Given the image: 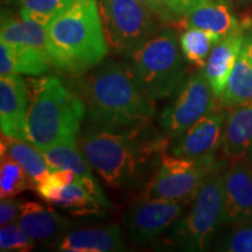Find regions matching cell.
<instances>
[{
  "label": "cell",
  "instance_id": "obj_15",
  "mask_svg": "<svg viewBox=\"0 0 252 252\" xmlns=\"http://www.w3.org/2000/svg\"><path fill=\"white\" fill-rule=\"evenodd\" d=\"M247 31H236L223 36L214 47L207 60L203 71L216 98L222 97L228 86L230 75L234 70L243 46Z\"/></svg>",
  "mask_w": 252,
  "mask_h": 252
},
{
  "label": "cell",
  "instance_id": "obj_20",
  "mask_svg": "<svg viewBox=\"0 0 252 252\" xmlns=\"http://www.w3.org/2000/svg\"><path fill=\"white\" fill-rule=\"evenodd\" d=\"M36 193L47 202L67 209L76 216L97 215L103 208L77 179L61 187H39Z\"/></svg>",
  "mask_w": 252,
  "mask_h": 252
},
{
  "label": "cell",
  "instance_id": "obj_10",
  "mask_svg": "<svg viewBox=\"0 0 252 252\" xmlns=\"http://www.w3.org/2000/svg\"><path fill=\"white\" fill-rule=\"evenodd\" d=\"M186 204L144 198L125 213L123 223L132 242L153 244L185 216Z\"/></svg>",
  "mask_w": 252,
  "mask_h": 252
},
{
  "label": "cell",
  "instance_id": "obj_30",
  "mask_svg": "<svg viewBox=\"0 0 252 252\" xmlns=\"http://www.w3.org/2000/svg\"><path fill=\"white\" fill-rule=\"evenodd\" d=\"M23 203L19 202L14 197L1 198L0 202V224L6 225L18 220L21 213Z\"/></svg>",
  "mask_w": 252,
  "mask_h": 252
},
{
  "label": "cell",
  "instance_id": "obj_12",
  "mask_svg": "<svg viewBox=\"0 0 252 252\" xmlns=\"http://www.w3.org/2000/svg\"><path fill=\"white\" fill-rule=\"evenodd\" d=\"M30 94L19 75L0 78V125L1 133L12 139L30 141L28 133Z\"/></svg>",
  "mask_w": 252,
  "mask_h": 252
},
{
  "label": "cell",
  "instance_id": "obj_17",
  "mask_svg": "<svg viewBox=\"0 0 252 252\" xmlns=\"http://www.w3.org/2000/svg\"><path fill=\"white\" fill-rule=\"evenodd\" d=\"M17 222L31 238L43 243H58L72 226L65 217L37 202L23 203Z\"/></svg>",
  "mask_w": 252,
  "mask_h": 252
},
{
  "label": "cell",
  "instance_id": "obj_28",
  "mask_svg": "<svg viewBox=\"0 0 252 252\" xmlns=\"http://www.w3.org/2000/svg\"><path fill=\"white\" fill-rule=\"evenodd\" d=\"M34 242L18 222L2 225L0 229V250L2 252L32 251L35 247Z\"/></svg>",
  "mask_w": 252,
  "mask_h": 252
},
{
  "label": "cell",
  "instance_id": "obj_13",
  "mask_svg": "<svg viewBox=\"0 0 252 252\" xmlns=\"http://www.w3.org/2000/svg\"><path fill=\"white\" fill-rule=\"evenodd\" d=\"M231 225L252 222V169L245 162H234L224 175V217Z\"/></svg>",
  "mask_w": 252,
  "mask_h": 252
},
{
  "label": "cell",
  "instance_id": "obj_27",
  "mask_svg": "<svg viewBox=\"0 0 252 252\" xmlns=\"http://www.w3.org/2000/svg\"><path fill=\"white\" fill-rule=\"evenodd\" d=\"M74 0H21L20 17L47 27Z\"/></svg>",
  "mask_w": 252,
  "mask_h": 252
},
{
  "label": "cell",
  "instance_id": "obj_4",
  "mask_svg": "<svg viewBox=\"0 0 252 252\" xmlns=\"http://www.w3.org/2000/svg\"><path fill=\"white\" fill-rule=\"evenodd\" d=\"M28 110L31 143L43 151L60 143L76 141L87 108L83 99L58 77L34 81Z\"/></svg>",
  "mask_w": 252,
  "mask_h": 252
},
{
  "label": "cell",
  "instance_id": "obj_1",
  "mask_svg": "<svg viewBox=\"0 0 252 252\" xmlns=\"http://www.w3.org/2000/svg\"><path fill=\"white\" fill-rule=\"evenodd\" d=\"M169 141L152 124L125 128L89 125L81 137L80 147L104 184L126 191L146 184Z\"/></svg>",
  "mask_w": 252,
  "mask_h": 252
},
{
  "label": "cell",
  "instance_id": "obj_8",
  "mask_svg": "<svg viewBox=\"0 0 252 252\" xmlns=\"http://www.w3.org/2000/svg\"><path fill=\"white\" fill-rule=\"evenodd\" d=\"M108 45L116 54L131 58L159 30V19L138 0H97Z\"/></svg>",
  "mask_w": 252,
  "mask_h": 252
},
{
  "label": "cell",
  "instance_id": "obj_6",
  "mask_svg": "<svg viewBox=\"0 0 252 252\" xmlns=\"http://www.w3.org/2000/svg\"><path fill=\"white\" fill-rule=\"evenodd\" d=\"M224 175L222 162L204 181L189 214L171 229L168 245L185 251L206 250L220 223H224Z\"/></svg>",
  "mask_w": 252,
  "mask_h": 252
},
{
  "label": "cell",
  "instance_id": "obj_32",
  "mask_svg": "<svg viewBox=\"0 0 252 252\" xmlns=\"http://www.w3.org/2000/svg\"><path fill=\"white\" fill-rule=\"evenodd\" d=\"M138 1H140L141 4L149 7L162 23H167V21L174 23V21H176L173 14L169 12V9L167 8L163 0H138Z\"/></svg>",
  "mask_w": 252,
  "mask_h": 252
},
{
  "label": "cell",
  "instance_id": "obj_22",
  "mask_svg": "<svg viewBox=\"0 0 252 252\" xmlns=\"http://www.w3.org/2000/svg\"><path fill=\"white\" fill-rule=\"evenodd\" d=\"M0 39L8 45L36 49L49 58L47 28L34 21L2 13Z\"/></svg>",
  "mask_w": 252,
  "mask_h": 252
},
{
  "label": "cell",
  "instance_id": "obj_24",
  "mask_svg": "<svg viewBox=\"0 0 252 252\" xmlns=\"http://www.w3.org/2000/svg\"><path fill=\"white\" fill-rule=\"evenodd\" d=\"M47 161L52 169H67L75 173L78 179L89 180L94 179V169L88 162V160L78 150L77 141H69V143H60L54 146L43 150Z\"/></svg>",
  "mask_w": 252,
  "mask_h": 252
},
{
  "label": "cell",
  "instance_id": "obj_29",
  "mask_svg": "<svg viewBox=\"0 0 252 252\" xmlns=\"http://www.w3.org/2000/svg\"><path fill=\"white\" fill-rule=\"evenodd\" d=\"M217 250L229 252H252V222L236 225L217 245Z\"/></svg>",
  "mask_w": 252,
  "mask_h": 252
},
{
  "label": "cell",
  "instance_id": "obj_2",
  "mask_svg": "<svg viewBox=\"0 0 252 252\" xmlns=\"http://www.w3.org/2000/svg\"><path fill=\"white\" fill-rule=\"evenodd\" d=\"M89 125L105 128L137 127L152 124L154 102L135 81L130 64L109 62L81 82Z\"/></svg>",
  "mask_w": 252,
  "mask_h": 252
},
{
  "label": "cell",
  "instance_id": "obj_25",
  "mask_svg": "<svg viewBox=\"0 0 252 252\" xmlns=\"http://www.w3.org/2000/svg\"><path fill=\"white\" fill-rule=\"evenodd\" d=\"M220 39L222 37L212 32L196 27H186L179 43L185 59L194 67L203 69L213 48Z\"/></svg>",
  "mask_w": 252,
  "mask_h": 252
},
{
  "label": "cell",
  "instance_id": "obj_19",
  "mask_svg": "<svg viewBox=\"0 0 252 252\" xmlns=\"http://www.w3.org/2000/svg\"><path fill=\"white\" fill-rule=\"evenodd\" d=\"M220 99L226 108H234L252 100V30L245 33L241 53Z\"/></svg>",
  "mask_w": 252,
  "mask_h": 252
},
{
  "label": "cell",
  "instance_id": "obj_16",
  "mask_svg": "<svg viewBox=\"0 0 252 252\" xmlns=\"http://www.w3.org/2000/svg\"><path fill=\"white\" fill-rule=\"evenodd\" d=\"M58 251L112 252L124 250L121 228L117 224L69 230L56 243Z\"/></svg>",
  "mask_w": 252,
  "mask_h": 252
},
{
  "label": "cell",
  "instance_id": "obj_14",
  "mask_svg": "<svg viewBox=\"0 0 252 252\" xmlns=\"http://www.w3.org/2000/svg\"><path fill=\"white\" fill-rule=\"evenodd\" d=\"M220 147L230 161L252 163V100L231 108L225 119Z\"/></svg>",
  "mask_w": 252,
  "mask_h": 252
},
{
  "label": "cell",
  "instance_id": "obj_7",
  "mask_svg": "<svg viewBox=\"0 0 252 252\" xmlns=\"http://www.w3.org/2000/svg\"><path fill=\"white\" fill-rule=\"evenodd\" d=\"M215 157L181 158L165 152L151 180L144 198L172 202H193L204 181L220 165Z\"/></svg>",
  "mask_w": 252,
  "mask_h": 252
},
{
  "label": "cell",
  "instance_id": "obj_26",
  "mask_svg": "<svg viewBox=\"0 0 252 252\" xmlns=\"http://www.w3.org/2000/svg\"><path fill=\"white\" fill-rule=\"evenodd\" d=\"M27 189H34L31 179L13 158L1 154L0 161V196L14 197Z\"/></svg>",
  "mask_w": 252,
  "mask_h": 252
},
{
  "label": "cell",
  "instance_id": "obj_23",
  "mask_svg": "<svg viewBox=\"0 0 252 252\" xmlns=\"http://www.w3.org/2000/svg\"><path fill=\"white\" fill-rule=\"evenodd\" d=\"M1 154H7L20 163L28 178L31 179L34 189L42 184L53 171L42 151L30 141L12 139L2 135Z\"/></svg>",
  "mask_w": 252,
  "mask_h": 252
},
{
  "label": "cell",
  "instance_id": "obj_31",
  "mask_svg": "<svg viewBox=\"0 0 252 252\" xmlns=\"http://www.w3.org/2000/svg\"><path fill=\"white\" fill-rule=\"evenodd\" d=\"M175 20H181L204 0H163Z\"/></svg>",
  "mask_w": 252,
  "mask_h": 252
},
{
  "label": "cell",
  "instance_id": "obj_21",
  "mask_svg": "<svg viewBox=\"0 0 252 252\" xmlns=\"http://www.w3.org/2000/svg\"><path fill=\"white\" fill-rule=\"evenodd\" d=\"M48 56L39 50L24 46L0 43V74L7 75H42L52 67Z\"/></svg>",
  "mask_w": 252,
  "mask_h": 252
},
{
  "label": "cell",
  "instance_id": "obj_18",
  "mask_svg": "<svg viewBox=\"0 0 252 252\" xmlns=\"http://www.w3.org/2000/svg\"><path fill=\"white\" fill-rule=\"evenodd\" d=\"M181 20L185 27L201 28L220 37L236 31L249 30L248 23L238 21L229 5L222 0H204Z\"/></svg>",
  "mask_w": 252,
  "mask_h": 252
},
{
  "label": "cell",
  "instance_id": "obj_11",
  "mask_svg": "<svg viewBox=\"0 0 252 252\" xmlns=\"http://www.w3.org/2000/svg\"><path fill=\"white\" fill-rule=\"evenodd\" d=\"M228 113L212 111L178 138L169 141L167 153L181 158L215 157L222 146L223 128Z\"/></svg>",
  "mask_w": 252,
  "mask_h": 252
},
{
  "label": "cell",
  "instance_id": "obj_9",
  "mask_svg": "<svg viewBox=\"0 0 252 252\" xmlns=\"http://www.w3.org/2000/svg\"><path fill=\"white\" fill-rule=\"evenodd\" d=\"M215 94L208 83L204 71H197L182 82L175 91L174 99L167 104L159 117L162 134L175 139L197 121L212 112Z\"/></svg>",
  "mask_w": 252,
  "mask_h": 252
},
{
  "label": "cell",
  "instance_id": "obj_33",
  "mask_svg": "<svg viewBox=\"0 0 252 252\" xmlns=\"http://www.w3.org/2000/svg\"><path fill=\"white\" fill-rule=\"evenodd\" d=\"M2 5H18L21 4V0H1Z\"/></svg>",
  "mask_w": 252,
  "mask_h": 252
},
{
  "label": "cell",
  "instance_id": "obj_5",
  "mask_svg": "<svg viewBox=\"0 0 252 252\" xmlns=\"http://www.w3.org/2000/svg\"><path fill=\"white\" fill-rule=\"evenodd\" d=\"M130 59L138 86L153 102L171 96L185 81V61L171 28L158 32Z\"/></svg>",
  "mask_w": 252,
  "mask_h": 252
},
{
  "label": "cell",
  "instance_id": "obj_3",
  "mask_svg": "<svg viewBox=\"0 0 252 252\" xmlns=\"http://www.w3.org/2000/svg\"><path fill=\"white\" fill-rule=\"evenodd\" d=\"M46 28L52 64L68 74H86L109 52L97 0H74Z\"/></svg>",
  "mask_w": 252,
  "mask_h": 252
}]
</instances>
